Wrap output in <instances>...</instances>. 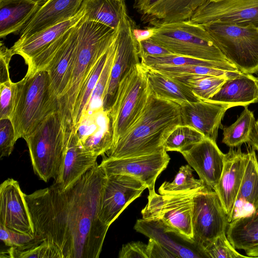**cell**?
Returning <instances> with one entry per match:
<instances>
[{
  "instance_id": "cell-1",
  "label": "cell",
  "mask_w": 258,
  "mask_h": 258,
  "mask_svg": "<svg viewBox=\"0 0 258 258\" xmlns=\"http://www.w3.org/2000/svg\"><path fill=\"white\" fill-rule=\"evenodd\" d=\"M106 179L97 163L64 190L53 183L25 194L33 240L53 245L61 258L99 257L109 228L99 218Z\"/></svg>"
},
{
  "instance_id": "cell-2",
  "label": "cell",
  "mask_w": 258,
  "mask_h": 258,
  "mask_svg": "<svg viewBox=\"0 0 258 258\" xmlns=\"http://www.w3.org/2000/svg\"><path fill=\"white\" fill-rule=\"evenodd\" d=\"M78 38L73 73L68 90L58 101V111L65 127L76 129L79 111L90 78L100 58L116 37L117 30L85 19L77 23Z\"/></svg>"
},
{
  "instance_id": "cell-3",
  "label": "cell",
  "mask_w": 258,
  "mask_h": 258,
  "mask_svg": "<svg viewBox=\"0 0 258 258\" xmlns=\"http://www.w3.org/2000/svg\"><path fill=\"white\" fill-rule=\"evenodd\" d=\"M181 124L180 105L150 93L140 117L104 157L127 158L159 152L164 149L163 145L169 134Z\"/></svg>"
},
{
  "instance_id": "cell-4",
  "label": "cell",
  "mask_w": 258,
  "mask_h": 258,
  "mask_svg": "<svg viewBox=\"0 0 258 258\" xmlns=\"http://www.w3.org/2000/svg\"><path fill=\"white\" fill-rule=\"evenodd\" d=\"M50 78L46 70L25 75L15 83L13 109L10 119L16 139L24 140L51 113L58 111L51 94Z\"/></svg>"
},
{
  "instance_id": "cell-5",
  "label": "cell",
  "mask_w": 258,
  "mask_h": 258,
  "mask_svg": "<svg viewBox=\"0 0 258 258\" xmlns=\"http://www.w3.org/2000/svg\"><path fill=\"white\" fill-rule=\"evenodd\" d=\"M72 135L65 133L62 117L56 111L25 139L33 171L40 179L47 182L57 177Z\"/></svg>"
},
{
  "instance_id": "cell-6",
  "label": "cell",
  "mask_w": 258,
  "mask_h": 258,
  "mask_svg": "<svg viewBox=\"0 0 258 258\" xmlns=\"http://www.w3.org/2000/svg\"><path fill=\"white\" fill-rule=\"evenodd\" d=\"M148 27L152 32L150 38L172 54L229 62L208 31L190 20Z\"/></svg>"
},
{
  "instance_id": "cell-7",
  "label": "cell",
  "mask_w": 258,
  "mask_h": 258,
  "mask_svg": "<svg viewBox=\"0 0 258 258\" xmlns=\"http://www.w3.org/2000/svg\"><path fill=\"white\" fill-rule=\"evenodd\" d=\"M208 186L177 194L158 195L149 192L148 203L142 209L143 219L155 221L166 233H172L183 240L194 244L192 229L193 198Z\"/></svg>"
},
{
  "instance_id": "cell-8",
  "label": "cell",
  "mask_w": 258,
  "mask_h": 258,
  "mask_svg": "<svg viewBox=\"0 0 258 258\" xmlns=\"http://www.w3.org/2000/svg\"><path fill=\"white\" fill-rule=\"evenodd\" d=\"M148 72V68L140 62L131 70L119 86L110 110L113 134L112 146L137 121L147 104L150 94Z\"/></svg>"
},
{
  "instance_id": "cell-9",
  "label": "cell",
  "mask_w": 258,
  "mask_h": 258,
  "mask_svg": "<svg viewBox=\"0 0 258 258\" xmlns=\"http://www.w3.org/2000/svg\"><path fill=\"white\" fill-rule=\"evenodd\" d=\"M203 26L212 36L228 60L244 74L258 71V29L212 22Z\"/></svg>"
},
{
  "instance_id": "cell-10",
  "label": "cell",
  "mask_w": 258,
  "mask_h": 258,
  "mask_svg": "<svg viewBox=\"0 0 258 258\" xmlns=\"http://www.w3.org/2000/svg\"><path fill=\"white\" fill-rule=\"evenodd\" d=\"M191 222L194 244L201 255L208 244L226 232L228 215L217 193L209 186L194 197Z\"/></svg>"
},
{
  "instance_id": "cell-11",
  "label": "cell",
  "mask_w": 258,
  "mask_h": 258,
  "mask_svg": "<svg viewBox=\"0 0 258 258\" xmlns=\"http://www.w3.org/2000/svg\"><path fill=\"white\" fill-rule=\"evenodd\" d=\"M136 24L126 10L116 32L115 53L103 100L102 106L105 110L111 108L121 82L136 64L141 62L138 42L134 34Z\"/></svg>"
},
{
  "instance_id": "cell-12",
  "label": "cell",
  "mask_w": 258,
  "mask_h": 258,
  "mask_svg": "<svg viewBox=\"0 0 258 258\" xmlns=\"http://www.w3.org/2000/svg\"><path fill=\"white\" fill-rule=\"evenodd\" d=\"M147 188L146 184L133 176L107 175L101 197L99 211L100 220L109 227Z\"/></svg>"
},
{
  "instance_id": "cell-13",
  "label": "cell",
  "mask_w": 258,
  "mask_h": 258,
  "mask_svg": "<svg viewBox=\"0 0 258 258\" xmlns=\"http://www.w3.org/2000/svg\"><path fill=\"white\" fill-rule=\"evenodd\" d=\"M203 25L212 22L258 26V0H210L200 7L189 20Z\"/></svg>"
},
{
  "instance_id": "cell-14",
  "label": "cell",
  "mask_w": 258,
  "mask_h": 258,
  "mask_svg": "<svg viewBox=\"0 0 258 258\" xmlns=\"http://www.w3.org/2000/svg\"><path fill=\"white\" fill-rule=\"evenodd\" d=\"M170 157L164 149L150 154L122 158L104 157L100 165L106 175L126 174L146 184L149 192L155 190L158 176L167 167Z\"/></svg>"
},
{
  "instance_id": "cell-15",
  "label": "cell",
  "mask_w": 258,
  "mask_h": 258,
  "mask_svg": "<svg viewBox=\"0 0 258 258\" xmlns=\"http://www.w3.org/2000/svg\"><path fill=\"white\" fill-rule=\"evenodd\" d=\"M209 0H134L133 8L149 26L189 20Z\"/></svg>"
},
{
  "instance_id": "cell-16",
  "label": "cell",
  "mask_w": 258,
  "mask_h": 258,
  "mask_svg": "<svg viewBox=\"0 0 258 258\" xmlns=\"http://www.w3.org/2000/svg\"><path fill=\"white\" fill-rule=\"evenodd\" d=\"M0 224L19 233L34 235L25 194L12 178H8L0 185Z\"/></svg>"
},
{
  "instance_id": "cell-17",
  "label": "cell",
  "mask_w": 258,
  "mask_h": 258,
  "mask_svg": "<svg viewBox=\"0 0 258 258\" xmlns=\"http://www.w3.org/2000/svg\"><path fill=\"white\" fill-rule=\"evenodd\" d=\"M82 146L98 156H104L113 144V134L110 110L103 107L84 114L76 131Z\"/></svg>"
},
{
  "instance_id": "cell-18",
  "label": "cell",
  "mask_w": 258,
  "mask_h": 258,
  "mask_svg": "<svg viewBox=\"0 0 258 258\" xmlns=\"http://www.w3.org/2000/svg\"><path fill=\"white\" fill-rule=\"evenodd\" d=\"M180 153L200 179L214 189L221 177L225 158L216 142L205 138Z\"/></svg>"
},
{
  "instance_id": "cell-19",
  "label": "cell",
  "mask_w": 258,
  "mask_h": 258,
  "mask_svg": "<svg viewBox=\"0 0 258 258\" xmlns=\"http://www.w3.org/2000/svg\"><path fill=\"white\" fill-rule=\"evenodd\" d=\"M182 124L191 126L205 138L216 142L221 120L226 111L233 106L209 100H200L180 105Z\"/></svg>"
},
{
  "instance_id": "cell-20",
  "label": "cell",
  "mask_w": 258,
  "mask_h": 258,
  "mask_svg": "<svg viewBox=\"0 0 258 258\" xmlns=\"http://www.w3.org/2000/svg\"><path fill=\"white\" fill-rule=\"evenodd\" d=\"M77 38V24L72 28L69 37L45 70L49 75L51 94L58 103L67 93L71 81L76 56Z\"/></svg>"
},
{
  "instance_id": "cell-21",
  "label": "cell",
  "mask_w": 258,
  "mask_h": 258,
  "mask_svg": "<svg viewBox=\"0 0 258 258\" xmlns=\"http://www.w3.org/2000/svg\"><path fill=\"white\" fill-rule=\"evenodd\" d=\"M248 152L240 148H230L225 154L223 171L214 189L228 218L231 213L239 189L248 160Z\"/></svg>"
},
{
  "instance_id": "cell-22",
  "label": "cell",
  "mask_w": 258,
  "mask_h": 258,
  "mask_svg": "<svg viewBox=\"0 0 258 258\" xmlns=\"http://www.w3.org/2000/svg\"><path fill=\"white\" fill-rule=\"evenodd\" d=\"M83 0H49L40 7L22 29L19 40L25 39L77 15Z\"/></svg>"
},
{
  "instance_id": "cell-23",
  "label": "cell",
  "mask_w": 258,
  "mask_h": 258,
  "mask_svg": "<svg viewBox=\"0 0 258 258\" xmlns=\"http://www.w3.org/2000/svg\"><path fill=\"white\" fill-rule=\"evenodd\" d=\"M98 157L82 146L74 130L61 169L53 183L62 190L67 188L95 165Z\"/></svg>"
},
{
  "instance_id": "cell-24",
  "label": "cell",
  "mask_w": 258,
  "mask_h": 258,
  "mask_svg": "<svg viewBox=\"0 0 258 258\" xmlns=\"http://www.w3.org/2000/svg\"><path fill=\"white\" fill-rule=\"evenodd\" d=\"M84 15L80 8L73 18L48 28L25 39L18 40L11 47L14 54L21 56L27 66L42 51L68 30L75 26Z\"/></svg>"
},
{
  "instance_id": "cell-25",
  "label": "cell",
  "mask_w": 258,
  "mask_h": 258,
  "mask_svg": "<svg viewBox=\"0 0 258 258\" xmlns=\"http://www.w3.org/2000/svg\"><path fill=\"white\" fill-rule=\"evenodd\" d=\"M234 207L228 217L229 223L248 216L258 209V162L255 151L251 148Z\"/></svg>"
},
{
  "instance_id": "cell-26",
  "label": "cell",
  "mask_w": 258,
  "mask_h": 258,
  "mask_svg": "<svg viewBox=\"0 0 258 258\" xmlns=\"http://www.w3.org/2000/svg\"><path fill=\"white\" fill-rule=\"evenodd\" d=\"M212 102L247 106L258 102V78L241 74L226 80L219 91L208 100Z\"/></svg>"
},
{
  "instance_id": "cell-27",
  "label": "cell",
  "mask_w": 258,
  "mask_h": 258,
  "mask_svg": "<svg viewBox=\"0 0 258 258\" xmlns=\"http://www.w3.org/2000/svg\"><path fill=\"white\" fill-rule=\"evenodd\" d=\"M148 82L150 93L158 98L179 105L200 100L185 85L157 70L148 68Z\"/></svg>"
},
{
  "instance_id": "cell-28",
  "label": "cell",
  "mask_w": 258,
  "mask_h": 258,
  "mask_svg": "<svg viewBox=\"0 0 258 258\" xmlns=\"http://www.w3.org/2000/svg\"><path fill=\"white\" fill-rule=\"evenodd\" d=\"M40 7L30 0H0V37L22 29Z\"/></svg>"
},
{
  "instance_id": "cell-29",
  "label": "cell",
  "mask_w": 258,
  "mask_h": 258,
  "mask_svg": "<svg viewBox=\"0 0 258 258\" xmlns=\"http://www.w3.org/2000/svg\"><path fill=\"white\" fill-rule=\"evenodd\" d=\"M84 18L117 30L126 10L124 0H83Z\"/></svg>"
},
{
  "instance_id": "cell-30",
  "label": "cell",
  "mask_w": 258,
  "mask_h": 258,
  "mask_svg": "<svg viewBox=\"0 0 258 258\" xmlns=\"http://www.w3.org/2000/svg\"><path fill=\"white\" fill-rule=\"evenodd\" d=\"M226 234L235 249L246 251L258 245V209L229 223Z\"/></svg>"
},
{
  "instance_id": "cell-31",
  "label": "cell",
  "mask_w": 258,
  "mask_h": 258,
  "mask_svg": "<svg viewBox=\"0 0 258 258\" xmlns=\"http://www.w3.org/2000/svg\"><path fill=\"white\" fill-rule=\"evenodd\" d=\"M141 62L147 68L155 66H184L199 65L232 71H239L237 68L228 61L208 60L174 54L159 56H146L141 58Z\"/></svg>"
},
{
  "instance_id": "cell-32",
  "label": "cell",
  "mask_w": 258,
  "mask_h": 258,
  "mask_svg": "<svg viewBox=\"0 0 258 258\" xmlns=\"http://www.w3.org/2000/svg\"><path fill=\"white\" fill-rule=\"evenodd\" d=\"M135 229L137 231L157 241L175 255L177 257H202L189 248L174 241L155 221L143 219L138 220L135 225Z\"/></svg>"
},
{
  "instance_id": "cell-33",
  "label": "cell",
  "mask_w": 258,
  "mask_h": 258,
  "mask_svg": "<svg viewBox=\"0 0 258 258\" xmlns=\"http://www.w3.org/2000/svg\"><path fill=\"white\" fill-rule=\"evenodd\" d=\"M255 122L253 112L247 106L237 118L235 122L228 126H224L222 143L230 148L240 147L247 143Z\"/></svg>"
},
{
  "instance_id": "cell-34",
  "label": "cell",
  "mask_w": 258,
  "mask_h": 258,
  "mask_svg": "<svg viewBox=\"0 0 258 258\" xmlns=\"http://www.w3.org/2000/svg\"><path fill=\"white\" fill-rule=\"evenodd\" d=\"M185 85L201 100H208L220 90L227 79L222 77L193 75L172 77Z\"/></svg>"
},
{
  "instance_id": "cell-35",
  "label": "cell",
  "mask_w": 258,
  "mask_h": 258,
  "mask_svg": "<svg viewBox=\"0 0 258 258\" xmlns=\"http://www.w3.org/2000/svg\"><path fill=\"white\" fill-rule=\"evenodd\" d=\"M205 137L195 128L182 124L177 125L169 134L163 146L168 151L181 153Z\"/></svg>"
},
{
  "instance_id": "cell-36",
  "label": "cell",
  "mask_w": 258,
  "mask_h": 258,
  "mask_svg": "<svg viewBox=\"0 0 258 258\" xmlns=\"http://www.w3.org/2000/svg\"><path fill=\"white\" fill-rule=\"evenodd\" d=\"M13 258H61L58 250L46 241L33 240L20 247H10L2 251L1 257Z\"/></svg>"
},
{
  "instance_id": "cell-37",
  "label": "cell",
  "mask_w": 258,
  "mask_h": 258,
  "mask_svg": "<svg viewBox=\"0 0 258 258\" xmlns=\"http://www.w3.org/2000/svg\"><path fill=\"white\" fill-rule=\"evenodd\" d=\"M192 171L189 165L181 166L172 181H165L162 184L158 189L159 194L165 195L186 192L207 185L201 179L194 178Z\"/></svg>"
},
{
  "instance_id": "cell-38",
  "label": "cell",
  "mask_w": 258,
  "mask_h": 258,
  "mask_svg": "<svg viewBox=\"0 0 258 258\" xmlns=\"http://www.w3.org/2000/svg\"><path fill=\"white\" fill-rule=\"evenodd\" d=\"M148 68L157 70L171 77L199 75L219 77L228 79L243 73L240 71H228L199 65L184 66H158Z\"/></svg>"
},
{
  "instance_id": "cell-39",
  "label": "cell",
  "mask_w": 258,
  "mask_h": 258,
  "mask_svg": "<svg viewBox=\"0 0 258 258\" xmlns=\"http://www.w3.org/2000/svg\"><path fill=\"white\" fill-rule=\"evenodd\" d=\"M115 40V38L109 48L104 68L92 94L87 110L83 115L90 111L103 107V100L108 85L115 53L116 44Z\"/></svg>"
},
{
  "instance_id": "cell-40",
  "label": "cell",
  "mask_w": 258,
  "mask_h": 258,
  "mask_svg": "<svg viewBox=\"0 0 258 258\" xmlns=\"http://www.w3.org/2000/svg\"><path fill=\"white\" fill-rule=\"evenodd\" d=\"M203 257L210 258L249 257L236 250L224 233L208 244L201 252Z\"/></svg>"
},
{
  "instance_id": "cell-41",
  "label": "cell",
  "mask_w": 258,
  "mask_h": 258,
  "mask_svg": "<svg viewBox=\"0 0 258 258\" xmlns=\"http://www.w3.org/2000/svg\"><path fill=\"white\" fill-rule=\"evenodd\" d=\"M110 47L97 62L88 81L79 111L76 131H77L83 114L87 110L92 94L106 61Z\"/></svg>"
},
{
  "instance_id": "cell-42",
  "label": "cell",
  "mask_w": 258,
  "mask_h": 258,
  "mask_svg": "<svg viewBox=\"0 0 258 258\" xmlns=\"http://www.w3.org/2000/svg\"><path fill=\"white\" fill-rule=\"evenodd\" d=\"M16 139L13 125L10 118L0 119V158L9 157L12 153Z\"/></svg>"
},
{
  "instance_id": "cell-43",
  "label": "cell",
  "mask_w": 258,
  "mask_h": 258,
  "mask_svg": "<svg viewBox=\"0 0 258 258\" xmlns=\"http://www.w3.org/2000/svg\"><path fill=\"white\" fill-rule=\"evenodd\" d=\"M15 88V83L11 80L0 83V119L11 118Z\"/></svg>"
},
{
  "instance_id": "cell-44",
  "label": "cell",
  "mask_w": 258,
  "mask_h": 258,
  "mask_svg": "<svg viewBox=\"0 0 258 258\" xmlns=\"http://www.w3.org/2000/svg\"><path fill=\"white\" fill-rule=\"evenodd\" d=\"M0 238L10 247H20L32 241L34 236L11 230L0 224Z\"/></svg>"
},
{
  "instance_id": "cell-45",
  "label": "cell",
  "mask_w": 258,
  "mask_h": 258,
  "mask_svg": "<svg viewBox=\"0 0 258 258\" xmlns=\"http://www.w3.org/2000/svg\"><path fill=\"white\" fill-rule=\"evenodd\" d=\"M119 258H149L147 244L141 242H131L122 245Z\"/></svg>"
},
{
  "instance_id": "cell-46",
  "label": "cell",
  "mask_w": 258,
  "mask_h": 258,
  "mask_svg": "<svg viewBox=\"0 0 258 258\" xmlns=\"http://www.w3.org/2000/svg\"><path fill=\"white\" fill-rule=\"evenodd\" d=\"M138 42L140 59L143 56H154L172 54L168 50L154 42L150 38L142 39L138 41Z\"/></svg>"
},
{
  "instance_id": "cell-47",
  "label": "cell",
  "mask_w": 258,
  "mask_h": 258,
  "mask_svg": "<svg viewBox=\"0 0 258 258\" xmlns=\"http://www.w3.org/2000/svg\"><path fill=\"white\" fill-rule=\"evenodd\" d=\"M14 55L11 48H8L3 41H1L0 43V83L11 80L9 64Z\"/></svg>"
},
{
  "instance_id": "cell-48",
  "label": "cell",
  "mask_w": 258,
  "mask_h": 258,
  "mask_svg": "<svg viewBox=\"0 0 258 258\" xmlns=\"http://www.w3.org/2000/svg\"><path fill=\"white\" fill-rule=\"evenodd\" d=\"M147 246L149 258H177L175 255L153 238H149Z\"/></svg>"
},
{
  "instance_id": "cell-49",
  "label": "cell",
  "mask_w": 258,
  "mask_h": 258,
  "mask_svg": "<svg viewBox=\"0 0 258 258\" xmlns=\"http://www.w3.org/2000/svg\"><path fill=\"white\" fill-rule=\"evenodd\" d=\"M247 143L251 148L258 152V119L255 121L249 140Z\"/></svg>"
},
{
  "instance_id": "cell-50",
  "label": "cell",
  "mask_w": 258,
  "mask_h": 258,
  "mask_svg": "<svg viewBox=\"0 0 258 258\" xmlns=\"http://www.w3.org/2000/svg\"><path fill=\"white\" fill-rule=\"evenodd\" d=\"M151 34V31L148 27L144 30H138L135 29L134 31L135 36L138 41L150 38Z\"/></svg>"
},
{
  "instance_id": "cell-51",
  "label": "cell",
  "mask_w": 258,
  "mask_h": 258,
  "mask_svg": "<svg viewBox=\"0 0 258 258\" xmlns=\"http://www.w3.org/2000/svg\"><path fill=\"white\" fill-rule=\"evenodd\" d=\"M249 257H258V245L245 251Z\"/></svg>"
},
{
  "instance_id": "cell-52",
  "label": "cell",
  "mask_w": 258,
  "mask_h": 258,
  "mask_svg": "<svg viewBox=\"0 0 258 258\" xmlns=\"http://www.w3.org/2000/svg\"><path fill=\"white\" fill-rule=\"evenodd\" d=\"M37 4H38L39 6L41 7L44 4H45L46 2H47L49 0H30Z\"/></svg>"
},
{
  "instance_id": "cell-53",
  "label": "cell",
  "mask_w": 258,
  "mask_h": 258,
  "mask_svg": "<svg viewBox=\"0 0 258 258\" xmlns=\"http://www.w3.org/2000/svg\"><path fill=\"white\" fill-rule=\"evenodd\" d=\"M210 1H212V2H216V1H218L219 0H210Z\"/></svg>"
},
{
  "instance_id": "cell-54",
  "label": "cell",
  "mask_w": 258,
  "mask_h": 258,
  "mask_svg": "<svg viewBox=\"0 0 258 258\" xmlns=\"http://www.w3.org/2000/svg\"><path fill=\"white\" fill-rule=\"evenodd\" d=\"M256 73H257V76H258V71H257ZM257 78H258V77H257Z\"/></svg>"
},
{
  "instance_id": "cell-55",
  "label": "cell",
  "mask_w": 258,
  "mask_h": 258,
  "mask_svg": "<svg viewBox=\"0 0 258 258\" xmlns=\"http://www.w3.org/2000/svg\"><path fill=\"white\" fill-rule=\"evenodd\" d=\"M257 29H258V26H257Z\"/></svg>"
}]
</instances>
